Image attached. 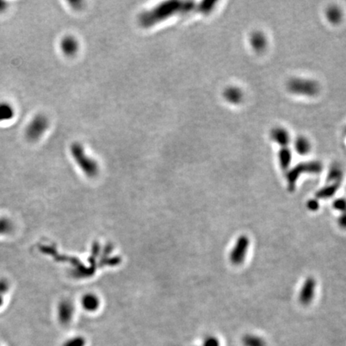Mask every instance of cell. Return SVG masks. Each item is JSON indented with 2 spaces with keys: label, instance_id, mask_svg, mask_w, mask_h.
I'll return each instance as SVG.
<instances>
[{
  "label": "cell",
  "instance_id": "1",
  "mask_svg": "<svg viewBox=\"0 0 346 346\" xmlns=\"http://www.w3.org/2000/svg\"><path fill=\"white\" fill-rule=\"evenodd\" d=\"M197 8L196 3L192 1H168L160 4L159 6L153 8L149 12H144L142 15H140L139 23L142 27H149L167 18L171 17L177 12H179L180 14H187Z\"/></svg>",
  "mask_w": 346,
  "mask_h": 346
},
{
  "label": "cell",
  "instance_id": "2",
  "mask_svg": "<svg viewBox=\"0 0 346 346\" xmlns=\"http://www.w3.org/2000/svg\"><path fill=\"white\" fill-rule=\"evenodd\" d=\"M270 137L279 147L278 161L282 170H288L292 162L291 137L287 129L282 127H275L271 130Z\"/></svg>",
  "mask_w": 346,
  "mask_h": 346
},
{
  "label": "cell",
  "instance_id": "3",
  "mask_svg": "<svg viewBox=\"0 0 346 346\" xmlns=\"http://www.w3.org/2000/svg\"><path fill=\"white\" fill-rule=\"evenodd\" d=\"M286 87L292 95L305 97H314L321 91V86L317 80L302 77L290 79Z\"/></svg>",
  "mask_w": 346,
  "mask_h": 346
},
{
  "label": "cell",
  "instance_id": "4",
  "mask_svg": "<svg viewBox=\"0 0 346 346\" xmlns=\"http://www.w3.org/2000/svg\"><path fill=\"white\" fill-rule=\"evenodd\" d=\"M322 163L317 160L302 162L293 167L287 173L286 179L288 184V189L290 192L295 190L296 184L302 174H319L322 171Z\"/></svg>",
  "mask_w": 346,
  "mask_h": 346
},
{
  "label": "cell",
  "instance_id": "5",
  "mask_svg": "<svg viewBox=\"0 0 346 346\" xmlns=\"http://www.w3.org/2000/svg\"><path fill=\"white\" fill-rule=\"evenodd\" d=\"M71 152L75 161L81 168L82 171L89 177H94L99 172L97 162L89 157L86 153L84 147L79 143H74L71 146Z\"/></svg>",
  "mask_w": 346,
  "mask_h": 346
},
{
  "label": "cell",
  "instance_id": "6",
  "mask_svg": "<svg viewBox=\"0 0 346 346\" xmlns=\"http://www.w3.org/2000/svg\"><path fill=\"white\" fill-rule=\"evenodd\" d=\"M49 121L43 115H37L31 121L27 129L26 136L30 141H36L42 137L48 128Z\"/></svg>",
  "mask_w": 346,
  "mask_h": 346
},
{
  "label": "cell",
  "instance_id": "7",
  "mask_svg": "<svg viewBox=\"0 0 346 346\" xmlns=\"http://www.w3.org/2000/svg\"><path fill=\"white\" fill-rule=\"evenodd\" d=\"M249 246V239L247 236H240L236 241L234 249L230 253V261L235 265H240L245 261Z\"/></svg>",
  "mask_w": 346,
  "mask_h": 346
},
{
  "label": "cell",
  "instance_id": "8",
  "mask_svg": "<svg viewBox=\"0 0 346 346\" xmlns=\"http://www.w3.org/2000/svg\"><path fill=\"white\" fill-rule=\"evenodd\" d=\"M316 285H317V283L313 277L306 279L300 292V303L303 306H308L311 303L315 294Z\"/></svg>",
  "mask_w": 346,
  "mask_h": 346
},
{
  "label": "cell",
  "instance_id": "9",
  "mask_svg": "<svg viewBox=\"0 0 346 346\" xmlns=\"http://www.w3.org/2000/svg\"><path fill=\"white\" fill-rule=\"evenodd\" d=\"M223 96L227 103L233 105H239L244 100V92L237 86H229L224 89Z\"/></svg>",
  "mask_w": 346,
  "mask_h": 346
},
{
  "label": "cell",
  "instance_id": "10",
  "mask_svg": "<svg viewBox=\"0 0 346 346\" xmlns=\"http://www.w3.org/2000/svg\"><path fill=\"white\" fill-rule=\"evenodd\" d=\"M250 44L256 52H263L268 47L266 35L262 31H254L250 35Z\"/></svg>",
  "mask_w": 346,
  "mask_h": 346
},
{
  "label": "cell",
  "instance_id": "11",
  "mask_svg": "<svg viewBox=\"0 0 346 346\" xmlns=\"http://www.w3.org/2000/svg\"><path fill=\"white\" fill-rule=\"evenodd\" d=\"M74 313V306L72 302L65 301L61 303L59 306V320L63 325H67L70 322Z\"/></svg>",
  "mask_w": 346,
  "mask_h": 346
},
{
  "label": "cell",
  "instance_id": "12",
  "mask_svg": "<svg viewBox=\"0 0 346 346\" xmlns=\"http://www.w3.org/2000/svg\"><path fill=\"white\" fill-rule=\"evenodd\" d=\"M61 47L63 52L65 53L66 55L72 56L78 51V41L76 40V38L73 36H70V35L65 36L61 40Z\"/></svg>",
  "mask_w": 346,
  "mask_h": 346
},
{
  "label": "cell",
  "instance_id": "13",
  "mask_svg": "<svg viewBox=\"0 0 346 346\" xmlns=\"http://www.w3.org/2000/svg\"><path fill=\"white\" fill-rule=\"evenodd\" d=\"M344 171L338 163H333L329 170L326 177V184L342 183Z\"/></svg>",
  "mask_w": 346,
  "mask_h": 346
},
{
  "label": "cell",
  "instance_id": "14",
  "mask_svg": "<svg viewBox=\"0 0 346 346\" xmlns=\"http://www.w3.org/2000/svg\"><path fill=\"white\" fill-rule=\"evenodd\" d=\"M341 184L340 183H330L326 184L325 186L321 188L320 190L317 191L316 193V197L317 199H329L334 196L336 191L340 189Z\"/></svg>",
  "mask_w": 346,
  "mask_h": 346
},
{
  "label": "cell",
  "instance_id": "15",
  "mask_svg": "<svg viewBox=\"0 0 346 346\" xmlns=\"http://www.w3.org/2000/svg\"><path fill=\"white\" fill-rule=\"evenodd\" d=\"M294 149L299 155L306 156L311 151V143L305 136H298L294 144Z\"/></svg>",
  "mask_w": 346,
  "mask_h": 346
},
{
  "label": "cell",
  "instance_id": "16",
  "mask_svg": "<svg viewBox=\"0 0 346 346\" xmlns=\"http://www.w3.org/2000/svg\"><path fill=\"white\" fill-rule=\"evenodd\" d=\"M82 306L87 311L93 312L98 309L99 306V300L95 294H86L81 300Z\"/></svg>",
  "mask_w": 346,
  "mask_h": 346
},
{
  "label": "cell",
  "instance_id": "17",
  "mask_svg": "<svg viewBox=\"0 0 346 346\" xmlns=\"http://www.w3.org/2000/svg\"><path fill=\"white\" fill-rule=\"evenodd\" d=\"M327 20L332 24H339L343 19V12L339 7L331 6L327 9Z\"/></svg>",
  "mask_w": 346,
  "mask_h": 346
},
{
  "label": "cell",
  "instance_id": "18",
  "mask_svg": "<svg viewBox=\"0 0 346 346\" xmlns=\"http://www.w3.org/2000/svg\"><path fill=\"white\" fill-rule=\"evenodd\" d=\"M15 116V110L8 103H0V122L10 121Z\"/></svg>",
  "mask_w": 346,
  "mask_h": 346
},
{
  "label": "cell",
  "instance_id": "19",
  "mask_svg": "<svg viewBox=\"0 0 346 346\" xmlns=\"http://www.w3.org/2000/svg\"><path fill=\"white\" fill-rule=\"evenodd\" d=\"M242 341L244 346H266L265 340L256 335H245Z\"/></svg>",
  "mask_w": 346,
  "mask_h": 346
},
{
  "label": "cell",
  "instance_id": "20",
  "mask_svg": "<svg viewBox=\"0 0 346 346\" xmlns=\"http://www.w3.org/2000/svg\"><path fill=\"white\" fill-rule=\"evenodd\" d=\"M216 4V1H203L199 4L197 8H198L199 12L204 14V15H208L212 12Z\"/></svg>",
  "mask_w": 346,
  "mask_h": 346
},
{
  "label": "cell",
  "instance_id": "21",
  "mask_svg": "<svg viewBox=\"0 0 346 346\" xmlns=\"http://www.w3.org/2000/svg\"><path fill=\"white\" fill-rule=\"evenodd\" d=\"M85 340L81 336H76L73 338L69 339L63 346H84Z\"/></svg>",
  "mask_w": 346,
  "mask_h": 346
},
{
  "label": "cell",
  "instance_id": "22",
  "mask_svg": "<svg viewBox=\"0 0 346 346\" xmlns=\"http://www.w3.org/2000/svg\"><path fill=\"white\" fill-rule=\"evenodd\" d=\"M333 205L336 210L340 211L341 213L346 212V199H337L333 202Z\"/></svg>",
  "mask_w": 346,
  "mask_h": 346
},
{
  "label": "cell",
  "instance_id": "23",
  "mask_svg": "<svg viewBox=\"0 0 346 346\" xmlns=\"http://www.w3.org/2000/svg\"><path fill=\"white\" fill-rule=\"evenodd\" d=\"M11 224L10 222L5 219H1L0 220V234H7L8 231H10Z\"/></svg>",
  "mask_w": 346,
  "mask_h": 346
},
{
  "label": "cell",
  "instance_id": "24",
  "mask_svg": "<svg viewBox=\"0 0 346 346\" xmlns=\"http://www.w3.org/2000/svg\"><path fill=\"white\" fill-rule=\"evenodd\" d=\"M203 346H220V342L215 336H208L204 339Z\"/></svg>",
  "mask_w": 346,
  "mask_h": 346
},
{
  "label": "cell",
  "instance_id": "25",
  "mask_svg": "<svg viewBox=\"0 0 346 346\" xmlns=\"http://www.w3.org/2000/svg\"><path fill=\"white\" fill-rule=\"evenodd\" d=\"M307 208L309 210L316 211L319 208V203L316 199H313L308 201Z\"/></svg>",
  "mask_w": 346,
  "mask_h": 346
},
{
  "label": "cell",
  "instance_id": "26",
  "mask_svg": "<svg viewBox=\"0 0 346 346\" xmlns=\"http://www.w3.org/2000/svg\"><path fill=\"white\" fill-rule=\"evenodd\" d=\"M338 224L340 227L346 228V212L341 213L338 218Z\"/></svg>",
  "mask_w": 346,
  "mask_h": 346
},
{
  "label": "cell",
  "instance_id": "27",
  "mask_svg": "<svg viewBox=\"0 0 346 346\" xmlns=\"http://www.w3.org/2000/svg\"><path fill=\"white\" fill-rule=\"evenodd\" d=\"M8 8V4L4 1H0V12H4Z\"/></svg>",
  "mask_w": 346,
  "mask_h": 346
},
{
  "label": "cell",
  "instance_id": "28",
  "mask_svg": "<svg viewBox=\"0 0 346 346\" xmlns=\"http://www.w3.org/2000/svg\"><path fill=\"white\" fill-rule=\"evenodd\" d=\"M2 295L3 294H0V306H1V304H2L3 302Z\"/></svg>",
  "mask_w": 346,
  "mask_h": 346
},
{
  "label": "cell",
  "instance_id": "29",
  "mask_svg": "<svg viewBox=\"0 0 346 346\" xmlns=\"http://www.w3.org/2000/svg\"><path fill=\"white\" fill-rule=\"evenodd\" d=\"M345 134H346V128H345Z\"/></svg>",
  "mask_w": 346,
  "mask_h": 346
}]
</instances>
